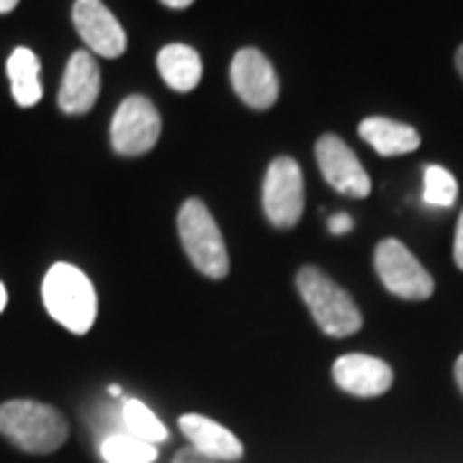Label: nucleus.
<instances>
[{"instance_id": "nucleus-7", "label": "nucleus", "mask_w": 463, "mask_h": 463, "mask_svg": "<svg viewBox=\"0 0 463 463\" xmlns=\"http://www.w3.org/2000/svg\"><path fill=\"white\" fill-rule=\"evenodd\" d=\"M160 114L145 96H129L121 100L111 118V145L124 157L145 155L160 139Z\"/></svg>"}, {"instance_id": "nucleus-25", "label": "nucleus", "mask_w": 463, "mask_h": 463, "mask_svg": "<svg viewBox=\"0 0 463 463\" xmlns=\"http://www.w3.org/2000/svg\"><path fill=\"white\" fill-rule=\"evenodd\" d=\"M18 5V0H0V14H11Z\"/></svg>"}, {"instance_id": "nucleus-11", "label": "nucleus", "mask_w": 463, "mask_h": 463, "mask_svg": "<svg viewBox=\"0 0 463 463\" xmlns=\"http://www.w3.org/2000/svg\"><path fill=\"white\" fill-rule=\"evenodd\" d=\"M332 379L347 394L371 399L381 397L392 389L394 371L381 358L365 355V353H347L332 365Z\"/></svg>"}, {"instance_id": "nucleus-6", "label": "nucleus", "mask_w": 463, "mask_h": 463, "mask_svg": "<svg viewBox=\"0 0 463 463\" xmlns=\"http://www.w3.org/2000/svg\"><path fill=\"white\" fill-rule=\"evenodd\" d=\"M263 212L276 230H291L304 214V175L294 157H276L268 165Z\"/></svg>"}, {"instance_id": "nucleus-15", "label": "nucleus", "mask_w": 463, "mask_h": 463, "mask_svg": "<svg viewBox=\"0 0 463 463\" xmlns=\"http://www.w3.org/2000/svg\"><path fill=\"white\" fill-rule=\"evenodd\" d=\"M157 70L173 90L188 93L201 80L199 52L188 44H167L157 54Z\"/></svg>"}, {"instance_id": "nucleus-18", "label": "nucleus", "mask_w": 463, "mask_h": 463, "mask_svg": "<svg viewBox=\"0 0 463 463\" xmlns=\"http://www.w3.org/2000/svg\"><path fill=\"white\" fill-rule=\"evenodd\" d=\"M100 456L106 463H155L157 446L145 443L129 432H116L100 443Z\"/></svg>"}, {"instance_id": "nucleus-27", "label": "nucleus", "mask_w": 463, "mask_h": 463, "mask_svg": "<svg viewBox=\"0 0 463 463\" xmlns=\"http://www.w3.org/2000/svg\"><path fill=\"white\" fill-rule=\"evenodd\" d=\"M456 67H458V75L463 78V44L458 47V52H456Z\"/></svg>"}, {"instance_id": "nucleus-16", "label": "nucleus", "mask_w": 463, "mask_h": 463, "mask_svg": "<svg viewBox=\"0 0 463 463\" xmlns=\"http://www.w3.org/2000/svg\"><path fill=\"white\" fill-rule=\"evenodd\" d=\"M39 70H42V62L29 47H18L11 52L5 72L11 80L14 99L21 109H32L42 100L44 90H42V80H39Z\"/></svg>"}, {"instance_id": "nucleus-13", "label": "nucleus", "mask_w": 463, "mask_h": 463, "mask_svg": "<svg viewBox=\"0 0 463 463\" xmlns=\"http://www.w3.org/2000/svg\"><path fill=\"white\" fill-rule=\"evenodd\" d=\"M178 425H181L183 435L191 440V448L212 461H240L245 453V448L237 440L234 432L203 414H183Z\"/></svg>"}, {"instance_id": "nucleus-10", "label": "nucleus", "mask_w": 463, "mask_h": 463, "mask_svg": "<svg viewBox=\"0 0 463 463\" xmlns=\"http://www.w3.org/2000/svg\"><path fill=\"white\" fill-rule=\"evenodd\" d=\"M72 24L85 44L100 57H121L127 50V33L100 0H75Z\"/></svg>"}, {"instance_id": "nucleus-28", "label": "nucleus", "mask_w": 463, "mask_h": 463, "mask_svg": "<svg viewBox=\"0 0 463 463\" xmlns=\"http://www.w3.org/2000/svg\"><path fill=\"white\" fill-rule=\"evenodd\" d=\"M109 394L111 397H121V386H109Z\"/></svg>"}, {"instance_id": "nucleus-5", "label": "nucleus", "mask_w": 463, "mask_h": 463, "mask_svg": "<svg viewBox=\"0 0 463 463\" xmlns=\"http://www.w3.org/2000/svg\"><path fill=\"white\" fill-rule=\"evenodd\" d=\"M373 265H376L381 283L394 297L407 298V301H425L435 291V281L430 273L399 240L389 237V240L379 242Z\"/></svg>"}, {"instance_id": "nucleus-12", "label": "nucleus", "mask_w": 463, "mask_h": 463, "mask_svg": "<svg viewBox=\"0 0 463 463\" xmlns=\"http://www.w3.org/2000/svg\"><path fill=\"white\" fill-rule=\"evenodd\" d=\"M100 93V70L88 50H78L65 67V78L60 85L57 103L70 116L88 114Z\"/></svg>"}, {"instance_id": "nucleus-2", "label": "nucleus", "mask_w": 463, "mask_h": 463, "mask_svg": "<svg viewBox=\"0 0 463 463\" xmlns=\"http://www.w3.org/2000/svg\"><path fill=\"white\" fill-rule=\"evenodd\" d=\"M42 298L54 322L72 335H85L99 317V297L80 268L54 263L42 283Z\"/></svg>"}, {"instance_id": "nucleus-19", "label": "nucleus", "mask_w": 463, "mask_h": 463, "mask_svg": "<svg viewBox=\"0 0 463 463\" xmlns=\"http://www.w3.org/2000/svg\"><path fill=\"white\" fill-rule=\"evenodd\" d=\"M458 199V183L448 173L446 167L428 165L425 167V203L448 209Z\"/></svg>"}, {"instance_id": "nucleus-4", "label": "nucleus", "mask_w": 463, "mask_h": 463, "mask_svg": "<svg viewBox=\"0 0 463 463\" xmlns=\"http://www.w3.org/2000/svg\"><path fill=\"white\" fill-rule=\"evenodd\" d=\"M178 234L191 265L206 279L222 281L230 273V255L222 230L201 199H188L178 214Z\"/></svg>"}, {"instance_id": "nucleus-8", "label": "nucleus", "mask_w": 463, "mask_h": 463, "mask_svg": "<svg viewBox=\"0 0 463 463\" xmlns=\"http://www.w3.org/2000/svg\"><path fill=\"white\" fill-rule=\"evenodd\" d=\"M317 165L322 170L325 181L343 196L365 199L371 194V178L361 165L358 155L347 147L337 134H325L317 139L315 147Z\"/></svg>"}, {"instance_id": "nucleus-17", "label": "nucleus", "mask_w": 463, "mask_h": 463, "mask_svg": "<svg viewBox=\"0 0 463 463\" xmlns=\"http://www.w3.org/2000/svg\"><path fill=\"white\" fill-rule=\"evenodd\" d=\"M121 420H124V428L129 435L145 440V443H165L167 440V428L155 417V412L149 410L145 402L139 399H124V407H121Z\"/></svg>"}, {"instance_id": "nucleus-14", "label": "nucleus", "mask_w": 463, "mask_h": 463, "mask_svg": "<svg viewBox=\"0 0 463 463\" xmlns=\"http://www.w3.org/2000/svg\"><path fill=\"white\" fill-rule=\"evenodd\" d=\"M361 139L368 142L383 157H397L407 155L420 147V134L410 124H402L386 116H368L358 127Z\"/></svg>"}, {"instance_id": "nucleus-20", "label": "nucleus", "mask_w": 463, "mask_h": 463, "mask_svg": "<svg viewBox=\"0 0 463 463\" xmlns=\"http://www.w3.org/2000/svg\"><path fill=\"white\" fill-rule=\"evenodd\" d=\"M170 463H216L212 458H206V456H201L199 450H194V448H181L178 453H175V458Z\"/></svg>"}, {"instance_id": "nucleus-26", "label": "nucleus", "mask_w": 463, "mask_h": 463, "mask_svg": "<svg viewBox=\"0 0 463 463\" xmlns=\"http://www.w3.org/2000/svg\"><path fill=\"white\" fill-rule=\"evenodd\" d=\"M5 304H8V291H5V286L0 281V312L5 309Z\"/></svg>"}, {"instance_id": "nucleus-22", "label": "nucleus", "mask_w": 463, "mask_h": 463, "mask_svg": "<svg viewBox=\"0 0 463 463\" xmlns=\"http://www.w3.org/2000/svg\"><path fill=\"white\" fill-rule=\"evenodd\" d=\"M453 260L463 270V212L458 216V227H456V242H453Z\"/></svg>"}, {"instance_id": "nucleus-9", "label": "nucleus", "mask_w": 463, "mask_h": 463, "mask_svg": "<svg viewBox=\"0 0 463 463\" xmlns=\"http://www.w3.org/2000/svg\"><path fill=\"white\" fill-rule=\"evenodd\" d=\"M230 75L234 93L245 100L250 109L265 111L279 100V93H281L279 75L260 50L245 47L237 52L232 60Z\"/></svg>"}, {"instance_id": "nucleus-21", "label": "nucleus", "mask_w": 463, "mask_h": 463, "mask_svg": "<svg viewBox=\"0 0 463 463\" xmlns=\"http://www.w3.org/2000/svg\"><path fill=\"white\" fill-rule=\"evenodd\" d=\"M350 230H353V216L345 214V212H340V214L330 216V232H332V234H347Z\"/></svg>"}, {"instance_id": "nucleus-24", "label": "nucleus", "mask_w": 463, "mask_h": 463, "mask_svg": "<svg viewBox=\"0 0 463 463\" xmlns=\"http://www.w3.org/2000/svg\"><path fill=\"white\" fill-rule=\"evenodd\" d=\"M160 3H165L167 8H188L194 0H160Z\"/></svg>"}, {"instance_id": "nucleus-23", "label": "nucleus", "mask_w": 463, "mask_h": 463, "mask_svg": "<svg viewBox=\"0 0 463 463\" xmlns=\"http://www.w3.org/2000/svg\"><path fill=\"white\" fill-rule=\"evenodd\" d=\"M456 383H458V389L463 392V353L458 355V361H456Z\"/></svg>"}, {"instance_id": "nucleus-1", "label": "nucleus", "mask_w": 463, "mask_h": 463, "mask_svg": "<svg viewBox=\"0 0 463 463\" xmlns=\"http://www.w3.org/2000/svg\"><path fill=\"white\" fill-rule=\"evenodd\" d=\"M0 435L24 453L47 456L65 446L70 425L65 414L52 404L33 399H11L0 404Z\"/></svg>"}, {"instance_id": "nucleus-3", "label": "nucleus", "mask_w": 463, "mask_h": 463, "mask_svg": "<svg viewBox=\"0 0 463 463\" xmlns=\"http://www.w3.org/2000/svg\"><path fill=\"white\" fill-rule=\"evenodd\" d=\"M297 288L325 335L350 337L364 327V315L353 297L315 265H304L298 270Z\"/></svg>"}]
</instances>
